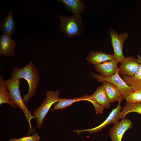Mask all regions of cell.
Returning a JSON list of instances; mask_svg holds the SVG:
<instances>
[{
	"instance_id": "4fadbf2b",
	"label": "cell",
	"mask_w": 141,
	"mask_h": 141,
	"mask_svg": "<svg viewBox=\"0 0 141 141\" xmlns=\"http://www.w3.org/2000/svg\"><path fill=\"white\" fill-rule=\"evenodd\" d=\"M137 57V61L140 65L134 75L132 77L122 75L124 81L132 88L133 91L141 89V56L138 55Z\"/></svg>"
},
{
	"instance_id": "8fae6325",
	"label": "cell",
	"mask_w": 141,
	"mask_h": 141,
	"mask_svg": "<svg viewBox=\"0 0 141 141\" xmlns=\"http://www.w3.org/2000/svg\"><path fill=\"white\" fill-rule=\"evenodd\" d=\"M16 45L11 36L3 33L0 38V56L13 57Z\"/></svg>"
},
{
	"instance_id": "30bf717a",
	"label": "cell",
	"mask_w": 141,
	"mask_h": 141,
	"mask_svg": "<svg viewBox=\"0 0 141 141\" xmlns=\"http://www.w3.org/2000/svg\"><path fill=\"white\" fill-rule=\"evenodd\" d=\"M120 63V65L118 68L119 74L129 77L134 75L140 65L137 61V59L132 56L125 57Z\"/></svg>"
},
{
	"instance_id": "6da1fadb",
	"label": "cell",
	"mask_w": 141,
	"mask_h": 141,
	"mask_svg": "<svg viewBox=\"0 0 141 141\" xmlns=\"http://www.w3.org/2000/svg\"><path fill=\"white\" fill-rule=\"evenodd\" d=\"M10 78L15 80L24 78L27 81L28 85V91L22 98L24 103L26 104L36 93L40 78L39 70L33 62L31 61L23 68H21L15 66L11 72Z\"/></svg>"
},
{
	"instance_id": "2e32d148",
	"label": "cell",
	"mask_w": 141,
	"mask_h": 141,
	"mask_svg": "<svg viewBox=\"0 0 141 141\" xmlns=\"http://www.w3.org/2000/svg\"><path fill=\"white\" fill-rule=\"evenodd\" d=\"M66 8L73 15H80L84 10L85 7L84 2L79 0H61Z\"/></svg>"
},
{
	"instance_id": "5bb4252c",
	"label": "cell",
	"mask_w": 141,
	"mask_h": 141,
	"mask_svg": "<svg viewBox=\"0 0 141 141\" xmlns=\"http://www.w3.org/2000/svg\"><path fill=\"white\" fill-rule=\"evenodd\" d=\"M104 87L111 103L117 101L121 102L124 99L118 87L111 83L107 81L102 82Z\"/></svg>"
},
{
	"instance_id": "7a4b0ae2",
	"label": "cell",
	"mask_w": 141,
	"mask_h": 141,
	"mask_svg": "<svg viewBox=\"0 0 141 141\" xmlns=\"http://www.w3.org/2000/svg\"><path fill=\"white\" fill-rule=\"evenodd\" d=\"M4 82L9 92L10 99L14 105L22 110L28 122L30 132H33V129L31 125V121L35 118L31 114L21 98L19 89L20 83V80H15L10 78L4 80Z\"/></svg>"
},
{
	"instance_id": "277c9868",
	"label": "cell",
	"mask_w": 141,
	"mask_h": 141,
	"mask_svg": "<svg viewBox=\"0 0 141 141\" xmlns=\"http://www.w3.org/2000/svg\"><path fill=\"white\" fill-rule=\"evenodd\" d=\"M59 91L52 90L47 91L46 97L40 105L33 112L35 118H37V127L40 129L43 124L45 117L53 104L57 102L58 100Z\"/></svg>"
},
{
	"instance_id": "ffe728a7",
	"label": "cell",
	"mask_w": 141,
	"mask_h": 141,
	"mask_svg": "<svg viewBox=\"0 0 141 141\" xmlns=\"http://www.w3.org/2000/svg\"><path fill=\"white\" fill-rule=\"evenodd\" d=\"M135 112L141 115V102L132 103L126 102L125 105L122 108L120 114V119L125 118L129 113Z\"/></svg>"
},
{
	"instance_id": "9c48e42d",
	"label": "cell",
	"mask_w": 141,
	"mask_h": 141,
	"mask_svg": "<svg viewBox=\"0 0 141 141\" xmlns=\"http://www.w3.org/2000/svg\"><path fill=\"white\" fill-rule=\"evenodd\" d=\"M121 102H119L117 107L112 110L104 121L98 126L91 129L75 130L74 131V132H77L78 134L86 132L90 133H95L101 131L108 125H109L112 123L115 124L120 119V110L122 108L121 105Z\"/></svg>"
},
{
	"instance_id": "9a60e30c",
	"label": "cell",
	"mask_w": 141,
	"mask_h": 141,
	"mask_svg": "<svg viewBox=\"0 0 141 141\" xmlns=\"http://www.w3.org/2000/svg\"><path fill=\"white\" fill-rule=\"evenodd\" d=\"M113 59V54H109L101 51H92L87 57L88 63L95 66Z\"/></svg>"
},
{
	"instance_id": "ba28073f",
	"label": "cell",
	"mask_w": 141,
	"mask_h": 141,
	"mask_svg": "<svg viewBox=\"0 0 141 141\" xmlns=\"http://www.w3.org/2000/svg\"><path fill=\"white\" fill-rule=\"evenodd\" d=\"M109 131L112 141H121L125 132L133 127L132 121L128 119H123L114 124Z\"/></svg>"
},
{
	"instance_id": "ac0fdd59",
	"label": "cell",
	"mask_w": 141,
	"mask_h": 141,
	"mask_svg": "<svg viewBox=\"0 0 141 141\" xmlns=\"http://www.w3.org/2000/svg\"><path fill=\"white\" fill-rule=\"evenodd\" d=\"M89 97V95H86L80 97H75L73 99L59 98L57 103L55 105L51 110L63 109L76 102L82 100L88 101Z\"/></svg>"
},
{
	"instance_id": "52a82bcc",
	"label": "cell",
	"mask_w": 141,
	"mask_h": 141,
	"mask_svg": "<svg viewBox=\"0 0 141 141\" xmlns=\"http://www.w3.org/2000/svg\"><path fill=\"white\" fill-rule=\"evenodd\" d=\"M88 101L94 105L97 114L102 113L104 108H109L110 106L111 103L102 85L98 87L92 95H89Z\"/></svg>"
},
{
	"instance_id": "3957f363",
	"label": "cell",
	"mask_w": 141,
	"mask_h": 141,
	"mask_svg": "<svg viewBox=\"0 0 141 141\" xmlns=\"http://www.w3.org/2000/svg\"><path fill=\"white\" fill-rule=\"evenodd\" d=\"M60 31L69 38H72L81 34L83 22L80 15H73L69 16L62 15L60 17Z\"/></svg>"
},
{
	"instance_id": "7c38bea8",
	"label": "cell",
	"mask_w": 141,
	"mask_h": 141,
	"mask_svg": "<svg viewBox=\"0 0 141 141\" xmlns=\"http://www.w3.org/2000/svg\"><path fill=\"white\" fill-rule=\"evenodd\" d=\"M118 62L114 59L95 66V70L105 77L115 74L118 70Z\"/></svg>"
},
{
	"instance_id": "7402d4cb",
	"label": "cell",
	"mask_w": 141,
	"mask_h": 141,
	"mask_svg": "<svg viewBox=\"0 0 141 141\" xmlns=\"http://www.w3.org/2000/svg\"><path fill=\"white\" fill-rule=\"evenodd\" d=\"M40 137L37 133L19 138H11L9 141H40Z\"/></svg>"
},
{
	"instance_id": "e0dca14e",
	"label": "cell",
	"mask_w": 141,
	"mask_h": 141,
	"mask_svg": "<svg viewBox=\"0 0 141 141\" xmlns=\"http://www.w3.org/2000/svg\"><path fill=\"white\" fill-rule=\"evenodd\" d=\"M13 17V12L10 10L1 24V29L3 33L10 36L15 31L16 24Z\"/></svg>"
},
{
	"instance_id": "d6986e66",
	"label": "cell",
	"mask_w": 141,
	"mask_h": 141,
	"mask_svg": "<svg viewBox=\"0 0 141 141\" xmlns=\"http://www.w3.org/2000/svg\"><path fill=\"white\" fill-rule=\"evenodd\" d=\"M5 84L3 76H0V105L4 103L8 104L14 108L16 107L12 102L9 98V93Z\"/></svg>"
},
{
	"instance_id": "8992f818",
	"label": "cell",
	"mask_w": 141,
	"mask_h": 141,
	"mask_svg": "<svg viewBox=\"0 0 141 141\" xmlns=\"http://www.w3.org/2000/svg\"><path fill=\"white\" fill-rule=\"evenodd\" d=\"M109 31L114 50V59L120 63L125 57L123 52V45L128 37V34L126 33H119L111 27Z\"/></svg>"
},
{
	"instance_id": "5b68a950",
	"label": "cell",
	"mask_w": 141,
	"mask_h": 141,
	"mask_svg": "<svg viewBox=\"0 0 141 141\" xmlns=\"http://www.w3.org/2000/svg\"><path fill=\"white\" fill-rule=\"evenodd\" d=\"M90 73L92 76L99 82L107 81L117 86L122 95L124 99H126L127 96L134 91L132 88L128 85L120 77L118 71L115 74L108 77L98 74L92 72H91Z\"/></svg>"
},
{
	"instance_id": "44dd1931",
	"label": "cell",
	"mask_w": 141,
	"mask_h": 141,
	"mask_svg": "<svg viewBox=\"0 0 141 141\" xmlns=\"http://www.w3.org/2000/svg\"><path fill=\"white\" fill-rule=\"evenodd\" d=\"M126 102L128 103L141 102V89L134 91L126 98Z\"/></svg>"
}]
</instances>
